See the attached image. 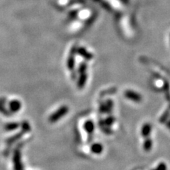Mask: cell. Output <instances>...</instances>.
Returning <instances> with one entry per match:
<instances>
[{
    "instance_id": "obj_1",
    "label": "cell",
    "mask_w": 170,
    "mask_h": 170,
    "mask_svg": "<svg viewBox=\"0 0 170 170\" xmlns=\"http://www.w3.org/2000/svg\"><path fill=\"white\" fill-rule=\"evenodd\" d=\"M23 145V143H18L17 146L14 149L13 156H12L14 170H24V164L21 159V148Z\"/></svg>"
},
{
    "instance_id": "obj_2",
    "label": "cell",
    "mask_w": 170,
    "mask_h": 170,
    "mask_svg": "<svg viewBox=\"0 0 170 170\" xmlns=\"http://www.w3.org/2000/svg\"><path fill=\"white\" fill-rule=\"evenodd\" d=\"M28 131L24 130V129L21 128V130L19 131V132L13 135V136L9 137V138H8L7 140H6V147H5V152H4V154L6 156H8L9 154L10 151H11V147L13 145L15 144L16 142H18V140H21V138H23V136L24 135L26 134V133H28Z\"/></svg>"
},
{
    "instance_id": "obj_3",
    "label": "cell",
    "mask_w": 170,
    "mask_h": 170,
    "mask_svg": "<svg viewBox=\"0 0 170 170\" xmlns=\"http://www.w3.org/2000/svg\"><path fill=\"white\" fill-rule=\"evenodd\" d=\"M69 108L67 106L63 105L59 107L56 111H55L52 114L48 117V121L50 123H55L61 120V118L65 117L69 113Z\"/></svg>"
},
{
    "instance_id": "obj_4",
    "label": "cell",
    "mask_w": 170,
    "mask_h": 170,
    "mask_svg": "<svg viewBox=\"0 0 170 170\" xmlns=\"http://www.w3.org/2000/svg\"><path fill=\"white\" fill-rule=\"evenodd\" d=\"M114 107V103L111 99L106 100V101H102L99 106V111L101 114H109L111 112Z\"/></svg>"
},
{
    "instance_id": "obj_5",
    "label": "cell",
    "mask_w": 170,
    "mask_h": 170,
    "mask_svg": "<svg viewBox=\"0 0 170 170\" xmlns=\"http://www.w3.org/2000/svg\"><path fill=\"white\" fill-rule=\"evenodd\" d=\"M84 129L88 135V141H91L93 138V135L95 130V124L92 120H86L84 123Z\"/></svg>"
},
{
    "instance_id": "obj_6",
    "label": "cell",
    "mask_w": 170,
    "mask_h": 170,
    "mask_svg": "<svg viewBox=\"0 0 170 170\" xmlns=\"http://www.w3.org/2000/svg\"><path fill=\"white\" fill-rule=\"evenodd\" d=\"M22 104L18 99H14L9 101V111L12 114H15L21 109Z\"/></svg>"
},
{
    "instance_id": "obj_7",
    "label": "cell",
    "mask_w": 170,
    "mask_h": 170,
    "mask_svg": "<svg viewBox=\"0 0 170 170\" xmlns=\"http://www.w3.org/2000/svg\"><path fill=\"white\" fill-rule=\"evenodd\" d=\"M125 96L127 99L131 100V101H133L135 102H140L142 99L141 96L140 94L136 93V92L130 91V90H128L125 92Z\"/></svg>"
},
{
    "instance_id": "obj_8",
    "label": "cell",
    "mask_w": 170,
    "mask_h": 170,
    "mask_svg": "<svg viewBox=\"0 0 170 170\" xmlns=\"http://www.w3.org/2000/svg\"><path fill=\"white\" fill-rule=\"evenodd\" d=\"M90 150L94 155H101L104 151V146L99 143H93L90 147Z\"/></svg>"
},
{
    "instance_id": "obj_9",
    "label": "cell",
    "mask_w": 170,
    "mask_h": 170,
    "mask_svg": "<svg viewBox=\"0 0 170 170\" xmlns=\"http://www.w3.org/2000/svg\"><path fill=\"white\" fill-rule=\"evenodd\" d=\"M20 126H21V123H19L9 122L5 125L4 128L7 132H11V131L17 130L18 128H20Z\"/></svg>"
},
{
    "instance_id": "obj_10",
    "label": "cell",
    "mask_w": 170,
    "mask_h": 170,
    "mask_svg": "<svg viewBox=\"0 0 170 170\" xmlns=\"http://www.w3.org/2000/svg\"><path fill=\"white\" fill-rule=\"evenodd\" d=\"M151 130H152V126L149 123H145L144 126H143L142 129H141V134L145 138H147L150 134Z\"/></svg>"
},
{
    "instance_id": "obj_11",
    "label": "cell",
    "mask_w": 170,
    "mask_h": 170,
    "mask_svg": "<svg viewBox=\"0 0 170 170\" xmlns=\"http://www.w3.org/2000/svg\"><path fill=\"white\" fill-rule=\"evenodd\" d=\"M152 140L150 138H146L145 139L144 144H143V148L145 151H149L151 149H152Z\"/></svg>"
},
{
    "instance_id": "obj_12",
    "label": "cell",
    "mask_w": 170,
    "mask_h": 170,
    "mask_svg": "<svg viewBox=\"0 0 170 170\" xmlns=\"http://www.w3.org/2000/svg\"><path fill=\"white\" fill-rule=\"evenodd\" d=\"M166 169H167V166H166L165 164L161 163L158 165V167H157L156 170H166Z\"/></svg>"
}]
</instances>
